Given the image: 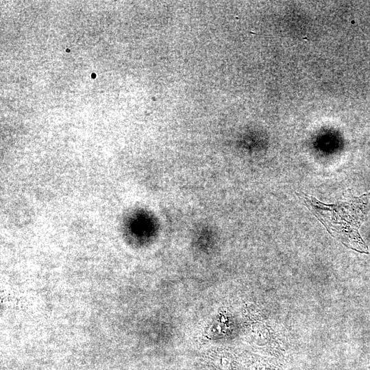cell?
Returning <instances> with one entry per match:
<instances>
[{
    "instance_id": "6da1fadb",
    "label": "cell",
    "mask_w": 370,
    "mask_h": 370,
    "mask_svg": "<svg viewBox=\"0 0 370 370\" xmlns=\"http://www.w3.org/2000/svg\"><path fill=\"white\" fill-rule=\"evenodd\" d=\"M297 195L333 237L349 249L369 253L359 228L370 210V192L334 204L322 203L304 193Z\"/></svg>"
}]
</instances>
